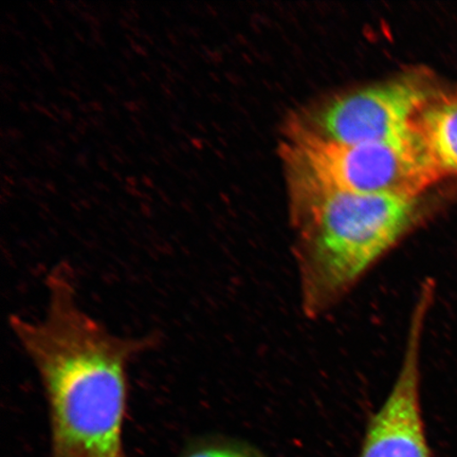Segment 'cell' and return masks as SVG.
Segmentation results:
<instances>
[{"mask_svg": "<svg viewBox=\"0 0 457 457\" xmlns=\"http://www.w3.org/2000/svg\"><path fill=\"white\" fill-rule=\"evenodd\" d=\"M48 304L39 321L10 317L47 400L51 457H127L129 368L159 345L160 336L120 337L79 305L67 262L46 277Z\"/></svg>", "mask_w": 457, "mask_h": 457, "instance_id": "cell-1", "label": "cell"}, {"mask_svg": "<svg viewBox=\"0 0 457 457\" xmlns=\"http://www.w3.org/2000/svg\"><path fill=\"white\" fill-rule=\"evenodd\" d=\"M291 187L300 307L312 321L336 310L430 215L421 198Z\"/></svg>", "mask_w": 457, "mask_h": 457, "instance_id": "cell-2", "label": "cell"}, {"mask_svg": "<svg viewBox=\"0 0 457 457\" xmlns=\"http://www.w3.org/2000/svg\"><path fill=\"white\" fill-rule=\"evenodd\" d=\"M290 179L329 190L422 198L438 184L414 133L402 139L345 145L298 125L284 143Z\"/></svg>", "mask_w": 457, "mask_h": 457, "instance_id": "cell-3", "label": "cell"}, {"mask_svg": "<svg viewBox=\"0 0 457 457\" xmlns=\"http://www.w3.org/2000/svg\"><path fill=\"white\" fill-rule=\"evenodd\" d=\"M436 88L425 74H410L336 96L295 125L345 145L402 139L413 134L417 112Z\"/></svg>", "mask_w": 457, "mask_h": 457, "instance_id": "cell-4", "label": "cell"}, {"mask_svg": "<svg viewBox=\"0 0 457 457\" xmlns=\"http://www.w3.org/2000/svg\"><path fill=\"white\" fill-rule=\"evenodd\" d=\"M436 291L428 279L416 291L402 361L384 403L370 417L359 457H432L421 407V353Z\"/></svg>", "mask_w": 457, "mask_h": 457, "instance_id": "cell-5", "label": "cell"}, {"mask_svg": "<svg viewBox=\"0 0 457 457\" xmlns=\"http://www.w3.org/2000/svg\"><path fill=\"white\" fill-rule=\"evenodd\" d=\"M413 133L438 184L457 180V87H438L417 112Z\"/></svg>", "mask_w": 457, "mask_h": 457, "instance_id": "cell-6", "label": "cell"}, {"mask_svg": "<svg viewBox=\"0 0 457 457\" xmlns=\"http://www.w3.org/2000/svg\"><path fill=\"white\" fill-rule=\"evenodd\" d=\"M182 457H264L259 451L250 445L226 441V439H214L200 443L193 447Z\"/></svg>", "mask_w": 457, "mask_h": 457, "instance_id": "cell-7", "label": "cell"}]
</instances>
